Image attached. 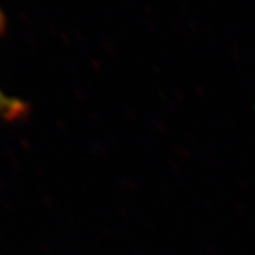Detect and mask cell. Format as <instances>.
<instances>
[{
    "label": "cell",
    "mask_w": 255,
    "mask_h": 255,
    "mask_svg": "<svg viewBox=\"0 0 255 255\" xmlns=\"http://www.w3.org/2000/svg\"><path fill=\"white\" fill-rule=\"evenodd\" d=\"M4 28V18L0 13V33ZM24 110V107L18 102V101L13 100L11 97L6 95L4 92L0 90V115L6 117V118H16L20 115V112Z\"/></svg>",
    "instance_id": "obj_1"
}]
</instances>
